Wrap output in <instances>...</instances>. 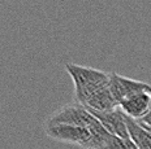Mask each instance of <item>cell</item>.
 Masks as SVG:
<instances>
[{"mask_svg": "<svg viewBox=\"0 0 151 149\" xmlns=\"http://www.w3.org/2000/svg\"><path fill=\"white\" fill-rule=\"evenodd\" d=\"M65 70L73 80L76 101L83 106L91 97L109 86V74L95 67L67 64Z\"/></svg>", "mask_w": 151, "mask_h": 149, "instance_id": "1", "label": "cell"}, {"mask_svg": "<svg viewBox=\"0 0 151 149\" xmlns=\"http://www.w3.org/2000/svg\"><path fill=\"white\" fill-rule=\"evenodd\" d=\"M46 135L52 140L68 143L83 149H98L99 143L89 128L73 125H55L45 126Z\"/></svg>", "mask_w": 151, "mask_h": 149, "instance_id": "2", "label": "cell"}, {"mask_svg": "<svg viewBox=\"0 0 151 149\" xmlns=\"http://www.w3.org/2000/svg\"><path fill=\"white\" fill-rule=\"evenodd\" d=\"M109 89H111L116 102L120 104L122 100L138 94V92L149 91L151 89V86L142 80L127 78L117 73H109Z\"/></svg>", "mask_w": 151, "mask_h": 149, "instance_id": "3", "label": "cell"}, {"mask_svg": "<svg viewBox=\"0 0 151 149\" xmlns=\"http://www.w3.org/2000/svg\"><path fill=\"white\" fill-rule=\"evenodd\" d=\"M90 111L95 116V118L100 122V125L104 127L111 135L117 136V138L121 139H130L127 126V119H125L127 116L122 113L120 108H116V109L108 111H95V110H90Z\"/></svg>", "mask_w": 151, "mask_h": 149, "instance_id": "4", "label": "cell"}, {"mask_svg": "<svg viewBox=\"0 0 151 149\" xmlns=\"http://www.w3.org/2000/svg\"><path fill=\"white\" fill-rule=\"evenodd\" d=\"M119 108L127 117L134 121H142L151 110V89L138 92L122 100Z\"/></svg>", "mask_w": 151, "mask_h": 149, "instance_id": "5", "label": "cell"}, {"mask_svg": "<svg viewBox=\"0 0 151 149\" xmlns=\"http://www.w3.org/2000/svg\"><path fill=\"white\" fill-rule=\"evenodd\" d=\"M127 126L130 140L137 145L138 149H151V128L142 123L127 117Z\"/></svg>", "mask_w": 151, "mask_h": 149, "instance_id": "6", "label": "cell"}, {"mask_svg": "<svg viewBox=\"0 0 151 149\" xmlns=\"http://www.w3.org/2000/svg\"><path fill=\"white\" fill-rule=\"evenodd\" d=\"M102 149H138L130 139H121L117 136L109 135Z\"/></svg>", "mask_w": 151, "mask_h": 149, "instance_id": "7", "label": "cell"}, {"mask_svg": "<svg viewBox=\"0 0 151 149\" xmlns=\"http://www.w3.org/2000/svg\"><path fill=\"white\" fill-rule=\"evenodd\" d=\"M137 122L142 123V125H145V126H147V127H150V128H151V110H150V113L147 114V116L145 117L142 121H137Z\"/></svg>", "mask_w": 151, "mask_h": 149, "instance_id": "8", "label": "cell"}, {"mask_svg": "<svg viewBox=\"0 0 151 149\" xmlns=\"http://www.w3.org/2000/svg\"><path fill=\"white\" fill-rule=\"evenodd\" d=\"M146 127H147V126H146ZM149 128H150V127H149Z\"/></svg>", "mask_w": 151, "mask_h": 149, "instance_id": "9", "label": "cell"}]
</instances>
